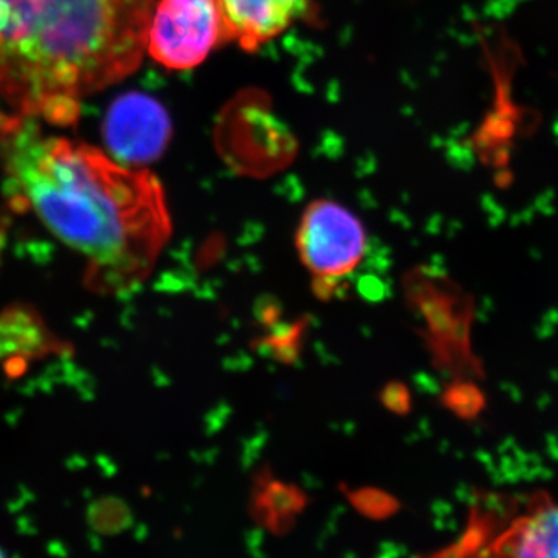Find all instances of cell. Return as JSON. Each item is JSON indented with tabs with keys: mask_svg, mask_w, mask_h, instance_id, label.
I'll return each instance as SVG.
<instances>
[{
	"mask_svg": "<svg viewBox=\"0 0 558 558\" xmlns=\"http://www.w3.org/2000/svg\"><path fill=\"white\" fill-rule=\"evenodd\" d=\"M229 43L258 50L311 9V0H219Z\"/></svg>",
	"mask_w": 558,
	"mask_h": 558,
	"instance_id": "6",
	"label": "cell"
},
{
	"mask_svg": "<svg viewBox=\"0 0 558 558\" xmlns=\"http://www.w3.org/2000/svg\"><path fill=\"white\" fill-rule=\"evenodd\" d=\"M102 134L120 163L142 168L167 149L171 120L163 106L148 95L126 94L110 106Z\"/></svg>",
	"mask_w": 558,
	"mask_h": 558,
	"instance_id": "5",
	"label": "cell"
},
{
	"mask_svg": "<svg viewBox=\"0 0 558 558\" xmlns=\"http://www.w3.org/2000/svg\"><path fill=\"white\" fill-rule=\"evenodd\" d=\"M58 347L38 312L24 306L0 312V371L46 357Z\"/></svg>",
	"mask_w": 558,
	"mask_h": 558,
	"instance_id": "7",
	"label": "cell"
},
{
	"mask_svg": "<svg viewBox=\"0 0 558 558\" xmlns=\"http://www.w3.org/2000/svg\"><path fill=\"white\" fill-rule=\"evenodd\" d=\"M300 259L322 292L357 269L366 252V231L347 208L328 199L312 202L296 231Z\"/></svg>",
	"mask_w": 558,
	"mask_h": 558,
	"instance_id": "4",
	"label": "cell"
},
{
	"mask_svg": "<svg viewBox=\"0 0 558 558\" xmlns=\"http://www.w3.org/2000/svg\"><path fill=\"white\" fill-rule=\"evenodd\" d=\"M0 161L11 199L78 253L90 289L119 295L148 278L172 233L153 172L10 112H0Z\"/></svg>",
	"mask_w": 558,
	"mask_h": 558,
	"instance_id": "1",
	"label": "cell"
},
{
	"mask_svg": "<svg viewBox=\"0 0 558 558\" xmlns=\"http://www.w3.org/2000/svg\"><path fill=\"white\" fill-rule=\"evenodd\" d=\"M154 0H0V100L69 126L81 101L132 75L148 53Z\"/></svg>",
	"mask_w": 558,
	"mask_h": 558,
	"instance_id": "2",
	"label": "cell"
},
{
	"mask_svg": "<svg viewBox=\"0 0 558 558\" xmlns=\"http://www.w3.org/2000/svg\"><path fill=\"white\" fill-rule=\"evenodd\" d=\"M227 43L219 0H154L146 51L163 68H196Z\"/></svg>",
	"mask_w": 558,
	"mask_h": 558,
	"instance_id": "3",
	"label": "cell"
},
{
	"mask_svg": "<svg viewBox=\"0 0 558 558\" xmlns=\"http://www.w3.org/2000/svg\"><path fill=\"white\" fill-rule=\"evenodd\" d=\"M2 554H3V553H2V549H0V556H2Z\"/></svg>",
	"mask_w": 558,
	"mask_h": 558,
	"instance_id": "10",
	"label": "cell"
},
{
	"mask_svg": "<svg viewBox=\"0 0 558 558\" xmlns=\"http://www.w3.org/2000/svg\"><path fill=\"white\" fill-rule=\"evenodd\" d=\"M259 497L260 515L269 523L288 521L300 508L299 492L282 484L270 483L269 487L260 492Z\"/></svg>",
	"mask_w": 558,
	"mask_h": 558,
	"instance_id": "9",
	"label": "cell"
},
{
	"mask_svg": "<svg viewBox=\"0 0 558 558\" xmlns=\"http://www.w3.org/2000/svg\"><path fill=\"white\" fill-rule=\"evenodd\" d=\"M488 554L505 557L558 558V505L532 510L495 539Z\"/></svg>",
	"mask_w": 558,
	"mask_h": 558,
	"instance_id": "8",
	"label": "cell"
}]
</instances>
